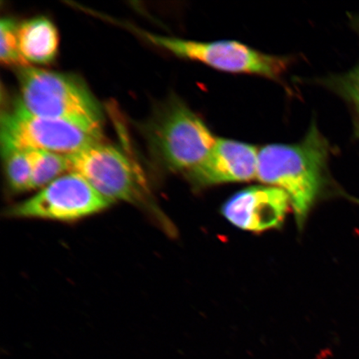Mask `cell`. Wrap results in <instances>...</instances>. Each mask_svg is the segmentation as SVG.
Wrapping results in <instances>:
<instances>
[{
    "mask_svg": "<svg viewBox=\"0 0 359 359\" xmlns=\"http://www.w3.org/2000/svg\"><path fill=\"white\" fill-rule=\"evenodd\" d=\"M331 151L329 141L314 122L298 142L259 147L257 179L264 185L280 188L289 196L299 229L304 226L313 205L326 187Z\"/></svg>",
    "mask_w": 359,
    "mask_h": 359,
    "instance_id": "1",
    "label": "cell"
},
{
    "mask_svg": "<svg viewBox=\"0 0 359 359\" xmlns=\"http://www.w3.org/2000/svg\"><path fill=\"white\" fill-rule=\"evenodd\" d=\"M147 133L159 163L187 179L203 163L218 138L198 114L175 97L160 107Z\"/></svg>",
    "mask_w": 359,
    "mask_h": 359,
    "instance_id": "2",
    "label": "cell"
},
{
    "mask_svg": "<svg viewBox=\"0 0 359 359\" xmlns=\"http://www.w3.org/2000/svg\"><path fill=\"white\" fill-rule=\"evenodd\" d=\"M67 157L70 172L86 180L107 199L144 209L173 232V226L152 199L144 173L120 148L100 142Z\"/></svg>",
    "mask_w": 359,
    "mask_h": 359,
    "instance_id": "3",
    "label": "cell"
},
{
    "mask_svg": "<svg viewBox=\"0 0 359 359\" xmlns=\"http://www.w3.org/2000/svg\"><path fill=\"white\" fill-rule=\"evenodd\" d=\"M19 80V102L31 114L102 131L100 103L77 76L29 66L20 69Z\"/></svg>",
    "mask_w": 359,
    "mask_h": 359,
    "instance_id": "4",
    "label": "cell"
},
{
    "mask_svg": "<svg viewBox=\"0 0 359 359\" xmlns=\"http://www.w3.org/2000/svg\"><path fill=\"white\" fill-rule=\"evenodd\" d=\"M143 38L183 60L201 62L224 73L257 75L279 81L288 70L292 60L269 55L245 43L232 40L202 42L137 30Z\"/></svg>",
    "mask_w": 359,
    "mask_h": 359,
    "instance_id": "5",
    "label": "cell"
},
{
    "mask_svg": "<svg viewBox=\"0 0 359 359\" xmlns=\"http://www.w3.org/2000/svg\"><path fill=\"white\" fill-rule=\"evenodd\" d=\"M102 132L69 121L31 114L18 101L1 116V145L73 156L102 142Z\"/></svg>",
    "mask_w": 359,
    "mask_h": 359,
    "instance_id": "6",
    "label": "cell"
},
{
    "mask_svg": "<svg viewBox=\"0 0 359 359\" xmlns=\"http://www.w3.org/2000/svg\"><path fill=\"white\" fill-rule=\"evenodd\" d=\"M114 204L75 172L62 175L6 212L15 219L75 222L104 212Z\"/></svg>",
    "mask_w": 359,
    "mask_h": 359,
    "instance_id": "7",
    "label": "cell"
},
{
    "mask_svg": "<svg viewBox=\"0 0 359 359\" xmlns=\"http://www.w3.org/2000/svg\"><path fill=\"white\" fill-rule=\"evenodd\" d=\"M286 193L271 186H253L233 195L222 205L224 217L241 230L262 232L280 227L288 212Z\"/></svg>",
    "mask_w": 359,
    "mask_h": 359,
    "instance_id": "8",
    "label": "cell"
},
{
    "mask_svg": "<svg viewBox=\"0 0 359 359\" xmlns=\"http://www.w3.org/2000/svg\"><path fill=\"white\" fill-rule=\"evenodd\" d=\"M259 147L217 138L212 151L187 180L196 188L246 182L257 177Z\"/></svg>",
    "mask_w": 359,
    "mask_h": 359,
    "instance_id": "9",
    "label": "cell"
},
{
    "mask_svg": "<svg viewBox=\"0 0 359 359\" xmlns=\"http://www.w3.org/2000/svg\"><path fill=\"white\" fill-rule=\"evenodd\" d=\"M20 51L27 64L47 65L55 61L60 37L55 25L45 17L34 18L18 27Z\"/></svg>",
    "mask_w": 359,
    "mask_h": 359,
    "instance_id": "10",
    "label": "cell"
},
{
    "mask_svg": "<svg viewBox=\"0 0 359 359\" xmlns=\"http://www.w3.org/2000/svg\"><path fill=\"white\" fill-rule=\"evenodd\" d=\"M1 151L8 189L13 193L32 191V165L28 151L6 145H1Z\"/></svg>",
    "mask_w": 359,
    "mask_h": 359,
    "instance_id": "11",
    "label": "cell"
},
{
    "mask_svg": "<svg viewBox=\"0 0 359 359\" xmlns=\"http://www.w3.org/2000/svg\"><path fill=\"white\" fill-rule=\"evenodd\" d=\"M32 165L31 190H40L66 172H70L69 157L44 151H28Z\"/></svg>",
    "mask_w": 359,
    "mask_h": 359,
    "instance_id": "12",
    "label": "cell"
},
{
    "mask_svg": "<svg viewBox=\"0 0 359 359\" xmlns=\"http://www.w3.org/2000/svg\"><path fill=\"white\" fill-rule=\"evenodd\" d=\"M320 83L337 94L351 107L353 114V133L359 138V65L344 74L327 76Z\"/></svg>",
    "mask_w": 359,
    "mask_h": 359,
    "instance_id": "13",
    "label": "cell"
},
{
    "mask_svg": "<svg viewBox=\"0 0 359 359\" xmlns=\"http://www.w3.org/2000/svg\"><path fill=\"white\" fill-rule=\"evenodd\" d=\"M19 25L10 18H4L0 22V61L7 67H17L19 69L29 67L22 58L18 40Z\"/></svg>",
    "mask_w": 359,
    "mask_h": 359,
    "instance_id": "14",
    "label": "cell"
},
{
    "mask_svg": "<svg viewBox=\"0 0 359 359\" xmlns=\"http://www.w3.org/2000/svg\"><path fill=\"white\" fill-rule=\"evenodd\" d=\"M353 26L355 27V29H357V32L359 34V17L355 18V19H353Z\"/></svg>",
    "mask_w": 359,
    "mask_h": 359,
    "instance_id": "15",
    "label": "cell"
}]
</instances>
